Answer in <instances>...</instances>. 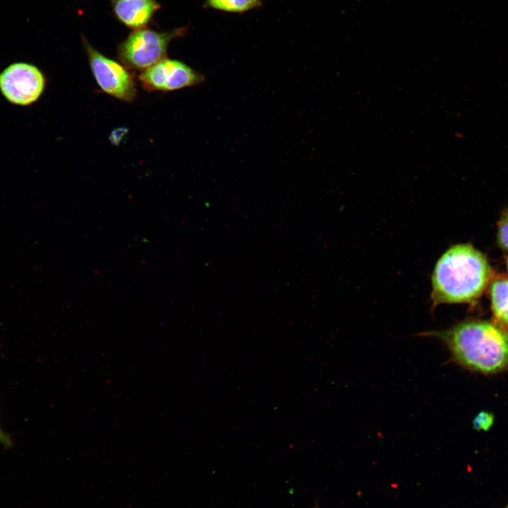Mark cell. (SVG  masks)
Returning <instances> with one entry per match:
<instances>
[{"label": "cell", "instance_id": "6da1fadb", "mask_svg": "<svg viewBox=\"0 0 508 508\" xmlns=\"http://www.w3.org/2000/svg\"><path fill=\"white\" fill-rule=\"evenodd\" d=\"M421 335L440 340L451 361L469 371L485 375L508 371V330L495 321L467 319Z\"/></svg>", "mask_w": 508, "mask_h": 508}, {"label": "cell", "instance_id": "7a4b0ae2", "mask_svg": "<svg viewBox=\"0 0 508 508\" xmlns=\"http://www.w3.org/2000/svg\"><path fill=\"white\" fill-rule=\"evenodd\" d=\"M492 270L486 257L471 244L451 246L432 274V308L443 303H471L490 282Z\"/></svg>", "mask_w": 508, "mask_h": 508}, {"label": "cell", "instance_id": "3957f363", "mask_svg": "<svg viewBox=\"0 0 508 508\" xmlns=\"http://www.w3.org/2000/svg\"><path fill=\"white\" fill-rule=\"evenodd\" d=\"M185 33L184 28L158 32L135 30L118 47V59L128 70L143 71L166 58L169 43Z\"/></svg>", "mask_w": 508, "mask_h": 508}, {"label": "cell", "instance_id": "277c9868", "mask_svg": "<svg viewBox=\"0 0 508 508\" xmlns=\"http://www.w3.org/2000/svg\"><path fill=\"white\" fill-rule=\"evenodd\" d=\"M89 65L95 81L106 94L123 102H132L137 95L133 74L121 63L100 53L83 37Z\"/></svg>", "mask_w": 508, "mask_h": 508}, {"label": "cell", "instance_id": "5b68a950", "mask_svg": "<svg viewBox=\"0 0 508 508\" xmlns=\"http://www.w3.org/2000/svg\"><path fill=\"white\" fill-rule=\"evenodd\" d=\"M47 79L36 66L16 62L0 72V92L6 100L18 106H30L45 90Z\"/></svg>", "mask_w": 508, "mask_h": 508}, {"label": "cell", "instance_id": "8992f818", "mask_svg": "<svg viewBox=\"0 0 508 508\" xmlns=\"http://www.w3.org/2000/svg\"><path fill=\"white\" fill-rule=\"evenodd\" d=\"M138 79L146 91L170 92L199 85L205 76L181 61L165 58L142 71Z\"/></svg>", "mask_w": 508, "mask_h": 508}, {"label": "cell", "instance_id": "52a82bcc", "mask_svg": "<svg viewBox=\"0 0 508 508\" xmlns=\"http://www.w3.org/2000/svg\"><path fill=\"white\" fill-rule=\"evenodd\" d=\"M113 13L126 27L145 28L160 8L156 0H111Z\"/></svg>", "mask_w": 508, "mask_h": 508}, {"label": "cell", "instance_id": "ba28073f", "mask_svg": "<svg viewBox=\"0 0 508 508\" xmlns=\"http://www.w3.org/2000/svg\"><path fill=\"white\" fill-rule=\"evenodd\" d=\"M494 321L508 330V279L494 280L490 288Z\"/></svg>", "mask_w": 508, "mask_h": 508}, {"label": "cell", "instance_id": "9c48e42d", "mask_svg": "<svg viewBox=\"0 0 508 508\" xmlns=\"http://www.w3.org/2000/svg\"><path fill=\"white\" fill-rule=\"evenodd\" d=\"M212 8L230 13H243L261 6L260 0H206Z\"/></svg>", "mask_w": 508, "mask_h": 508}, {"label": "cell", "instance_id": "30bf717a", "mask_svg": "<svg viewBox=\"0 0 508 508\" xmlns=\"http://www.w3.org/2000/svg\"><path fill=\"white\" fill-rule=\"evenodd\" d=\"M497 238L499 246L508 252V208L502 212L497 223Z\"/></svg>", "mask_w": 508, "mask_h": 508}, {"label": "cell", "instance_id": "8fae6325", "mask_svg": "<svg viewBox=\"0 0 508 508\" xmlns=\"http://www.w3.org/2000/svg\"><path fill=\"white\" fill-rule=\"evenodd\" d=\"M495 417L491 412L483 411L479 412L473 421V425L475 430L486 431L491 428L493 425Z\"/></svg>", "mask_w": 508, "mask_h": 508}, {"label": "cell", "instance_id": "7c38bea8", "mask_svg": "<svg viewBox=\"0 0 508 508\" xmlns=\"http://www.w3.org/2000/svg\"><path fill=\"white\" fill-rule=\"evenodd\" d=\"M0 444L4 447H11L13 445L11 437L4 433L0 427Z\"/></svg>", "mask_w": 508, "mask_h": 508}, {"label": "cell", "instance_id": "4fadbf2b", "mask_svg": "<svg viewBox=\"0 0 508 508\" xmlns=\"http://www.w3.org/2000/svg\"><path fill=\"white\" fill-rule=\"evenodd\" d=\"M507 270H508V258H507Z\"/></svg>", "mask_w": 508, "mask_h": 508}, {"label": "cell", "instance_id": "5bb4252c", "mask_svg": "<svg viewBox=\"0 0 508 508\" xmlns=\"http://www.w3.org/2000/svg\"><path fill=\"white\" fill-rule=\"evenodd\" d=\"M506 508H508V505H507V507Z\"/></svg>", "mask_w": 508, "mask_h": 508}]
</instances>
